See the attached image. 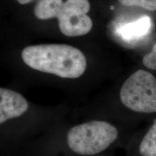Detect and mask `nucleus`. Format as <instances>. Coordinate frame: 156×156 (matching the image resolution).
<instances>
[{
  "instance_id": "nucleus-1",
  "label": "nucleus",
  "mask_w": 156,
  "mask_h": 156,
  "mask_svg": "<svg viewBox=\"0 0 156 156\" xmlns=\"http://www.w3.org/2000/svg\"><path fill=\"white\" fill-rule=\"evenodd\" d=\"M134 132L121 123L102 119L67 120L9 156H100L124 147Z\"/></svg>"
},
{
  "instance_id": "nucleus-2",
  "label": "nucleus",
  "mask_w": 156,
  "mask_h": 156,
  "mask_svg": "<svg viewBox=\"0 0 156 156\" xmlns=\"http://www.w3.org/2000/svg\"><path fill=\"white\" fill-rule=\"evenodd\" d=\"M73 109L67 106H41L20 93L0 88L1 156L16 153L23 145L69 120Z\"/></svg>"
},
{
  "instance_id": "nucleus-3",
  "label": "nucleus",
  "mask_w": 156,
  "mask_h": 156,
  "mask_svg": "<svg viewBox=\"0 0 156 156\" xmlns=\"http://www.w3.org/2000/svg\"><path fill=\"white\" fill-rule=\"evenodd\" d=\"M75 122L102 119L124 124L134 130L156 119V77L139 69L124 80L115 96L72 110Z\"/></svg>"
},
{
  "instance_id": "nucleus-4",
  "label": "nucleus",
  "mask_w": 156,
  "mask_h": 156,
  "mask_svg": "<svg viewBox=\"0 0 156 156\" xmlns=\"http://www.w3.org/2000/svg\"><path fill=\"white\" fill-rule=\"evenodd\" d=\"M21 59L36 73L63 80H78L85 77L88 62L83 52L67 44H40L25 47Z\"/></svg>"
},
{
  "instance_id": "nucleus-5",
  "label": "nucleus",
  "mask_w": 156,
  "mask_h": 156,
  "mask_svg": "<svg viewBox=\"0 0 156 156\" xmlns=\"http://www.w3.org/2000/svg\"><path fill=\"white\" fill-rule=\"evenodd\" d=\"M90 5L88 0H39L34 9L38 19L57 18L62 34L69 37L88 34L93 22L87 13Z\"/></svg>"
},
{
  "instance_id": "nucleus-6",
  "label": "nucleus",
  "mask_w": 156,
  "mask_h": 156,
  "mask_svg": "<svg viewBox=\"0 0 156 156\" xmlns=\"http://www.w3.org/2000/svg\"><path fill=\"white\" fill-rule=\"evenodd\" d=\"M124 148L125 156H156V119L134 132Z\"/></svg>"
},
{
  "instance_id": "nucleus-7",
  "label": "nucleus",
  "mask_w": 156,
  "mask_h": 156,
  "mask_svg": "<svg viewBox=\"0 0 156 156\" xmlns=\"http://www.w3.org/2000/svg\"><path fill=\"white\" fill-rule=\"evenodd\" d=\"M151 27V19L148 16H144L133 22L122 25L118 32L124 40L136 41L147 36Z\"/></svg>"
},
{
  "instance_id": "nucleus-8",
  "label": "nucleus",
  "mask_w": 156,
  "mask_h": 156,
  "mask_svg": "<svg viewBox=\"0 0 156 156\" xmlns=\"http://www.w3.org/2000/svg\"><path fill=\"white\" fill-rule=\"evenodd\" d=\"M119 2L127 7H140L149 11L156 10V0H119Z\"/></svg>"
},
{
  "instance_id": "nucleus-9",
  "label": "nucleus",
  "mask_w": 156,
  "mask_h": 156,
  "mask_svg": "<svg viewBox=\"0 0 156 156\" xmlns=\"http://www.w3.org/2000/svg\"><path fill=\"white\" fill-rule=\"evenodd\" d=\"M142 62L145 68L156 71V43L152 48L151 52L144 56Z\"/></svg>"
},
{
  "instance_id": "nucleus-10",
  "label": "nucleus",
  "mask_w": 156,
  "mask_h": 156,
  "mask_svg": "<svg viewBox=\"0 0 156 156\" xmlns=\"http://www.w3.org/2000/svg\"><path fill=\"white\" fill-rule=\"evenodd\" d=\"M17 1L20 5H26V4H28L31 2L32 1H34V0H17Z\"/></svg>"
},
{
  "instance_id": "nucleus-11",
  "label": "nucleus",
  "mask_w": 156,
  "mask_h": 156,
  "mask_svg": "<svg viewBox=\"0 0 156 156\" xmlns=\"http://www.w3.org/2000/svg\"><path fill=\"white\" fill-rule=\"evenodd\" d=\"M100 156H114V155H113V152H109V153H105L103 154V155H101Z\"/></svg>"
}]
</instances>
